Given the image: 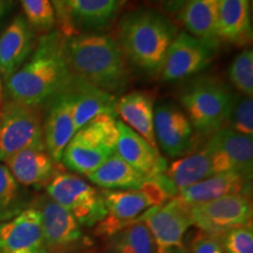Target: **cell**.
<instances>
[{
	"label": "cell",
	"instance_id": "6da1fadb",
	"mask_svg": "<svg viewBox=\"0 0 253 253\" xmlns=\"http://www.w3.org/2000/svg\"><path fill=\"white\" fill-rule=\"evenodd\" d=\"M66 38L59 31L42 34L23 66L6 81L12 101L42 106L71 84L65 54Z\"/></svg>",
	"mask_w": 253,
	"mask_h": 253
},
{
	"label": "cell",
	"instance_id": "7a4b0ae2",
	"mask_svg": "<svg viewBox=\"0 0 253 253\" xmlns=\"http://www.w3.org/2000/svg\"><path fill=\"white\" fill-rule=\"evenodd\" d=\"M65 54L73 77L97 89L115 95L130 84L128 62L112 36L86 33L66 38Z\"/></svg>",
	"mask_w": 253,
	"mask_h": 253
},
{
	"label": "cell",
	"instance_id": "3957f363",
	"mask_svg": "<svg viewBox=\"0 0 253 253\" xmlns=\"http://www.w3.org/2000/svg\"><path fill=\"white\" fill-rule=\"evenodd\" d=\"M178 28L155 9H134L119 23L118 42L126 59L145 74L160 75L168 48Z\"/></svg>",
	"mask_w": 253,
	"mask_h": 253
},
{
	"label": "cell",
	"instance_id": "277c9868",
	"mask_svg": "<svg viewBox=\"0 0 253 253\" xmlns=\"http://www.w3.org/2000/svg\"><path fill=\"white\" fill-rule=\"evenodd\" d=\"M233 95L225 82L211 75L192 79L182 88L178 95L181 108L199 138H208L225 128Z\"/></svg>",
	"mask_w": 253,
	"mask_h": 253
},
{
	"label": "cell",
	"instance_id": "5b68a950",
	"mask_svg": "<svg viewBox=\"0 0 253 253\" xmlns=\"http://www.w3.org/2000/svg\"><path fill=\"white\" fill-rule=\"evenodd\" d=\"M107 214L96 224L97 236L112 237L123 227L142 219L148 210L163 204L173 197L175 192L164 178L160 176L149 179L141 188L130 190H101Z\"/></svg>",
	"mask_w": 253,
	"mask_h": 253
},
{
	"label": "cell",
	"instance_id": "8992f818",
	"mask_svg": "<svg viewBox=\"0 0 253 253\" xmlns=\"http://www.w3.org/2000/svg\"><path fill=\"white\" fill-rule=\"evenodd\" d=\"M118 138V115L102 114L75 132L63 150L61 162L87 177L116 154Z\"/></svg>",
	"mask_w": 253,
	"mask_h": 253
},
{
	"label": "cell",
	"instance_id": "52a82bcc",
	"mask_svg": "<svg viewBox=\"0 0 253 253\" xmlns=\"http://www.w3.org/2000/svg\"><path fill=\"white\" fill-rule=\"evenodd\" d=\"M42 106L8 101L0 107V161L30 147H42Z\"/></svg>",
	"mask_w": 253,
	"mask_h": 253
},
{
	"label": "cell",
	"instance_id": "ba28073f",
	"mask_svg": "<svg viewBox=\"0 0 253 253\" xmlns=\"http://www.w3.org/2000/svg\"><path fill=\"white\" fill-rule=\"evenodd\" d=\"M46 189L48 197L66 209L80 226H95L106 217L101 191L81 177L56 171Z\"/></svg>",
	"mask_w": 253,
	"mask_h": 253
},
{
	"label": "cell",
	"instance_id": "9c48e42d",
	"mask_svg": "<svg viewBox=\"0 0 253 253\" xmlns=\"http://www.w3.org/2000/svg\"><path fill=\"white\" fill-rule=\"evenodd\" d=\"M190 216L199 231L220 237L229 230L252 224L253 207L250 196L230 195L190 207Z\"/></svg>",
	"mask_w": 253,
	"mask_h": 253
},
{
	"label": "cell",
	"instance_id": "30bf717a",
	"mask_svg": "<svg viewBox=\"0 0 253 253\" xmlns=\"http://www.w3.org/2000/svg\"><path fill=\"white\" fill-rule=\"evenodd\" d=\"M154 132L157 145L173 158L197 149L201 140L183 109L170 101H163L155 108Z\"/></svg>",
	"mask_w": 253,
	"mask_h": 253
},
{
	"label": "cell",
	"instance_id": "8fae6325",
	"mask_svg": "<svg viewBox=\"0 0 253 253\" xmlns=\"http://www.w3.org/2000/svg\"><path fill=\"white\" fill-rule=\"evenodd\" d=\"M217 49L188 32H178L168 48L161 78L173 82L198 74L210 65Z\"/></svg>",
	"mask_w": 253,
	"mask_h": 253
},
{
	"label": "cell",
	"instance_id": "7c38bea8",
	"mask_svg": "<svg viewBox=\"0 0 253 253\" xmlns=\"http://www.w3.org/2000/svg\"><path fill=\"white\" fill-rule=\"evenodd\" d=\"M156 245V253L183 245V237L192 225L190 207L181 198L173 196L163 204L149 209L142 216Z\"/></svg>",
	"mask_w": 253,
	"mask_h": 253
},
{
	"label": "cell",
	"instance_id": "4fadbf2b",
	"mask_svg": "<svg viewBox=\"0 0 253 253\" xmlns=\"http://www.w3.org/2000/svg\"><path fill=\"white\" fill-rule=\"evenodd\" d=\"M40 211L42 225V253H68L81 248L84 233L75 218L48 196L36 207Z\"/></svg>",
	"mask_w": 253,
	"mask_h": 253
},
{
	"label": "cell",
	"instance_id": "5bb4252c",
	"mask_svg": "<svg viewBox=\"0 0 253 253\" xmlns=\"http://www.w3.org/2000/svg\"><path fill=\"white\" fill-rule=\"evenodd\" d=\"M226 171H233L230 161L219 151L203 145L173 161L163 176L177 194L178 190Z\"/></svg>",
	"mask_w": 253,
	"mask_h": 253
},
{
	"label": "cell",
	"instance_id": "9a60e30c",
	"mask_svg": "<svg viewBox=\"0 0 253 253\" xmlns=\"http://www.w3.org/2000/svg\"><path fill=\"white\" fill-rule=\"evenodd\" d=\"M48 104L47 115L43 120V141L50 157L59 164L61 162L63 150L77 132L73 122L74 94L71 84L55 95Z\"/></svg>",
	"mask_w": 253,
	"mask_h": 253
},
{
	"label": "cell",
	"instance_id": "2e32d148",
	"mask_svg": "<svg viewBox=\"0 0 253 253\" xmlns=\"http://www.w3.org/2000/svg\"><path fill=\"white\" fill-rule=\"evenodd\" d=\"M41 214L28 208L11 220L0 224V253H42Z\"/></svg>",
	"mask_w": 253,
	"mask_h": 253
},
{
	"label": "cell",
	"instance_id": "e0dca14e",
	"mask_svg": "<svg viewBox=\"0 0 253 253\" xmlns=\"http://www.w3.org/2000/svg\"><path fill=\"white\" fill-rule=\"evenodd\" d=\"M119 138L116 154L125 162L149 179H155L166 172L167 166L160 150L151 147L143 137L135 132L121 120H118Z\"/></svg>",
	"mask_w": 253,
	"mask_h": 253
},
{
	"label": "cell",
	"instance_id": "ac0fdd59",
	"mask_svg": "<svg viewBox=\"0 0 253 253\" xmlns=\"http://www.w3.org/2000/svg\"><path fill=\"white\" fill-rule=\"evenodd\" d=\"M34 31L17 15L0 36V75L5 82L30 58L36 47Z\"/></svg>",
	"mask_w": 253,
	"mask_h": 253
},
{
	"label": "cell",
	"instance_id": "d6986e66",
	"mask_svg": "<svg viewBox=\"0 0 253 253\" xmlns=\"http://www.w3.org/2000/svg\"><path fill=\"white\" fill-rule=\"evenodd\" d=\"M251 192V181L236 171L213 175L177 191L176 196L189 207L208 203L230 195H246Z\"/></svg>",
	"mask_w": 253,
	"mask_h": 253
},
{
	"label": "cell",
	"instance_id": "ffe728a7",
	"mask_svg": "<svg viewBox=\"0 0 253 253\" xmlns=\"http://www.w3.org/2000/svg\"><path fill=\"white\" fill-rule=\"evenodd\" d=\"M4 163L19 184L25 186L47 185L58 171V163L53 161L45 145L18 151Z\"/></svg>",
	"mask_w": 253,
	"mask_h": 253
},
{
	"label": "cell",
	"instance_id": "44dd1931",
	"mask_svg": "<svg viewBox=\"0 0 253 253\" xmlns=\"http://www.w3.org/2000/svg\"><path fill=\"white\" fill-rule=\"evenodd\" d=\"M155 96L150 91L135 90L122 95L116 101V115L121 121L137 132L151 147L157 148L154 132Z\"/></svg>",
	"mask_w": 253,
	"mask_h": 253
},
{
	"label": "cell",
	"instance_id": "7402d4cb",
	"mask_svg": "<svg viewBox=\"0 0 253 253\" xmlns=\"http://www.w3.org/2000/svg\"><path fill=\"white\" fill-rule=\"evenodd\" d=\"M219 42L246 46L252 41L250 0H221L217 18Z\"/></svg>",
	"mask_w": 253,
	"mask_h": 253
},
{
	"label": "cell",
	"instance_id": "603a6c76",
	"mask_svg": "<svg viewBox=\"0 0 253 253\" xmlns=\"http://www.w3.org/2000/svg\"><path fill=\"white\" fill-rule=\"evenodd\" d=\"M125 0H65L75 30L90 32L104 31L112 26Z\"/></svg>",
	"mask_w": 253,
	"mask_h": 253
},
{
	"label": "cell",
	"instance_id": "cb8c5ba5",
	"mask_svg": "<svg viewBox=\"0 0 253 253\" xmlns=\"http://www.w3.org/2000/svg\"><path fill=\"white\" fill-rule=\"evenodd\" d=\"M221 0H188L177 12V19L189 34L218 49L217 18Z\"/></svg>",
	"mask_w": 253,
	"mask_h": 253
},
{
	"label": "cell",
	"instance_id": "d4e9b609",
	"mask_svg": "<svg viewBox=\"0 0 253 253\" xmlns=\"http://www.w3.org/2000/svg\"><path fill=\"white\" fill-rule=\"evenodd\" d=\"M71 88L74 94L73 122L75 131L102 114H116L118 99L115 95L97 89L74 77L71 82Z\"/></svg>",
	"mask_w": 253,
	"mask_h": 253
},
{
	"label": "cell",
	"instance_id": "484cf974",
	"mask_svg": "<svg viewBox=\"0 0 253 253\" xmlns=\"http://www.w3.org/2000/svg\"><path fill=\"white\" fill-rule=\"evenodd\" d=\"M203 145L223 154L230 161L233 171L251 181L253 171L252 137L223 128L208 137Z\"/></svg>",
	"mask_w": 253,
	"mask_h": 253
},
{
	"label": "cell",
	"instance_id": "4316f807",
	"mask_svg": "<svg viewBox=\"0 0 253 253\" xmlns=\"http://www.w3.org/2000/svg\"><path fill=\"white\" fill-rule=\"evenodd\" d=\"M87 178L104 190L138 189L149 181V178L125 162L118 154L101 164Z\"/></svg>",
	"mask_w": 253,
	"mask_h": 253
},
{
	"label": "cell",
	"instance_id": "83f0119b",
	"mask_svg": "<svg viewBox=\"0 0 253 253\" xmlns=\"http://www.w3.org/2000/svg\"><path fill=\"white\" fill-rule=\"evenodd\" d=\"M109 253H156V245L149 229L140 219L109 237Z\"/></svg>",
	"mask_w": 253,
	"mask_h": 253
},
{
	"label": "cell",
	"instance_id": "f1b7e54d",
	"mask_svg": "<svg viewBox=\"0 0 253 253\" xmlns=\"http://www.w3.org/2000/svg\"><path fill=\"white\" fill-rule=\"evenodd\" d=\"M25 19L33 31L45 34L58 24L55 9L50 0H20Z\"/></svg>",
	"mask_w": 253,
	"mask_h": 253
},
{
	"label": "cell",
	"instance_id": "f546056e",
	"mask_svg": "<svg viewBox=\"0 0 253 253\" xmlns=\"http://www.w3.org/2000/svg\"><path fill=\"white\" fill-rule=\"evenodd\" d=\"M229 81L238 94L252 97L253 95V52L246 48L233 59L229 67Z\"/></svg>",
	"mask_w": 253,
	"mask_h": 253
},
{
	"label": "cell",
	"instance_id": "4dcf8cb0",
	"mask_svg": "<svg viewBox=\"0 0 253 253\" xmlns=\"http://www.w3.org/2000/svg\"><path fill=\"white\" fill-rule=\"evenodd\" d=\"M20 212L19 183L8 168L0 163V219H8Z\"/></svg>",
	"mask_w": 253,
	"mask_h": 253
},
{
	"label": "cell",
	"instance_id": "1f68e13d",
	"mask_svg": "<svg viewBox=\"0 0 253 253\" xmlns=\"http://www.w3.org/2000/svg\"><path fill=\"white\" fill-rule=\"evenodd\" d=\"M225 128L238 134L253 136V100L252 97L235 93Z\"/></svg>",
	"mask_w": 253,
	"mask_h": 253
},
{
	"label": "cell",
	"instance_id": "d6a6232c",
	"mask_svg": "<svg viewBox=\"0 0 253 253\" xmlns=\"http://www.w3.org/2000/svg\"><path fill=\"white\" fill-rule=\"evenodd\" d=\"M218 239L225 253H253L252 224L229 230Z\"/></svg>",
	"mask_w": 253,
	"mask_h": 253
},
{
	"label": "cell",
	"instance_id": "836d02e7",
	"mask_svg": "<svg viewBox=\"0 0 253 253\" xmlns=\"http://www.w3.org/2000/svg\"><path fill=\"white\" fill-rule=\"evenodd\" d=\"M189 253H225L218 237L198 231L190 243Z\"/></svg>",
	"mask_w": 253,
	"mask_h": 253
},
{
	"label": "cell",
	"instance_id": "e575fe53",
	"mask_svg": "<svg viewBox=\"0 0 253 253\" xmlns=\"http://www.w3.org/2000/svg\"><path fill=\"white\" fill-rule=\"evenodd\" d=\"M53 7L55 9L56 20L60 26V33L65 38H71L73 36H77L78 32L73 26L71 18H69L67 8H66L65 0H50Z\"/></svg>",
	"mask_w": 253,
	"mask_h": 253
},
{
	"label": "cell",
	"instance_id": "d590c367",
	"mask_svg": "<svg viewBox=\"0 0 253 253\" xmlns=\"http://www.w3.org/2000/svg\"><path fill=\"white\" fill-rule=\"evenodd\" d=\"M186 1L188 0H154V2H156L163 12L170 14L177 13L185 5Z\"/></svg>",
	"mask_w": 253,
	"mask_h": 253
},
{
	"label": "cell",
	"instance_id": "8d00e7d4",
	"mask_svg": "<svg viewBox=\"0 0 253 253\" xmlns=\"http://www.w3.org/2000/svg\"><path fill=\"white\" fill-rule=\"evenodd\" d=\"M12 5V0H0V20L7 13Z\"/></svg>",
	"mask_w": 253,
	"mask_h": 253
},
{
	"label": "cell",
	"instance_id": "74e56055",
	"mask_svg": "<svg viewBox=\"0 0 253 253\" xmlns=\"http://www.w3.org/2000/svg\"><path fill=\"white\" fill-rule=\"evenodd\" d=\"M167 253H189V251L185 249L184 245H182L178 246V248H173L171 250H169Z\"/></svg>",
	"mask_w": 253,
	"mask_h": 253
},
{
	"label": "cell",
	"instance_id": "f35d334b",
	"mask_svg": "<svg viewBox=\"0 0 253 253\" xmlns=\"http://www.w3.org/2000/svg\"><path fill=\"white\" fill-rule=\"evenodd\" d=\"M82 253H99V252H95V251H86V252H82Z\"/></svg>",
	"mask_w": 253,
	"mask_h": 253
},
{
	"label": "cell",
	"instance_id": "ab89813d",
	"mask_svg": "<svg viewBox=\"0 0 253 253\" xmlns=\"http://www.w3.org/2000/svg\"><path fill=\"white\" fill-rule=\"evenodd\" d=\"M0 95H1V80H0Z\"/></svg>",
	"mask_w": 253,
	"mask_h": 253
},
{
	"label": "cell",
	"instance_id": "60d3db41",
	"mask_svg": "<svg viewBox=\"0 0 253 253\" xmlns=\"http://www.w3.org/2000/svg\"><path fill=\"white\" fill-rule=\"evenodd\" d=\"M0 97H1V95H0Z\"/></svg>",
	"mask_w": 253,
	"mask_h": 253
}]
</instances>
